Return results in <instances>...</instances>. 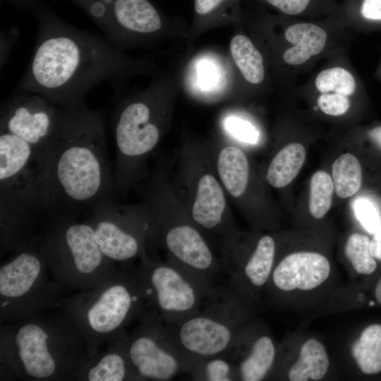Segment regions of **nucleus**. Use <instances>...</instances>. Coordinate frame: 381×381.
I'll return each instance as SVG.
<instances>
[{
    "label": "nucleus",
    "mask_w": 381,
    "mask_h": 381,
    "mask_svg": "<svg viewBox=\"0 0 381 381\" xmlns=\"http://www.w3.org/2000/svg\"><path fill=\"white\" fill-rule=\"evenodd\" d=\"M375 294V297L377 301L381 305V278L380 279V280L378 281L377 284Z\"/></svg>",
    "instance_id": "obj_39"
},
{
    "label": "nucleus",
    "mask_w": 381,
    "mask_h": 381,
    "mask_svg": "<svg viewBox=\"0 0 381 381\" xmlns=\"http://www.w3.org/2000/svg\"><path fill=\"white\" fill-rule=\"evenodd\" d=\"M351 353L360 370L365 374L381 371V325L365 327L352 345Z\"/></svg>",
    "instance_id": "obj_24"
},
{
    "label": "nucleus",
    "mask_w": 381,
    "mask_h": 381,
    "mask_svg": "<svg viewBox=\"0 0 381 381\" xmlns=\"http://www.w3.org/2000/svg\"><path fill=\"white\" fill-rule=\"evenodd\" d=\"M63 294L37 239L1 265L0 322H12L54 308Z\"/></svg>",
    "instance_id": "obj_9"
},
{
    "label": "nucleus",
    "mask_w": 381,
    "mask_h": 381,
    "mask_svg": "<svg viewBox=\"0 0 381 381\" xmlns=\"http://www.w3.org/2000/svg\"><path fill=\"white\" fill-rule=\"evenodd\" d=\"M0 206L35 219L49 210L46 154L0 131Z\"/></svg>",
    "instance_id": "obj_10"
},
{
    "label": "nucleus",
    "mask_w": 381,
    "mask_h": 381,
    "mask_svg": "<svg viewBox=\"0 0 381 381\" xmlns=\"http://www.w3.org/2000/svg\"><path fill=\"white\" fill-rule=\"evenodd\" d=\"M330 263L323 255L301 251L289 254L273 268L270 278L283 291L311 290L322 284L330 273Z\"/></svg>",
    "instance_id": "obj_16"
},
{
    "label": "nucleus",
    "mask_w": 381,
    "mask_h": 381,
    "mask_svg": "<svg viewBox=\"0 0 381 381\" xmlns=\"http://www.w3.org/2000/svg\"><path fill=\"white\" fill-rule=\"evenodd\" d=\"M135 186L147 212L148 245L162 249L166 260L188 275L207 295L226 283L219 258L172 189L167 162H159Z\"/></svg>",
    "instance_id": "obj_4"
},
{
    "label": "nucleus",
    "mask_w": 381,
    "mask_h": 381,
    "mask_svg": "<svg viewBox=\"0 0 381 381\" xmlns=\"http://www.w3.org/2000/svg\"><path fill=\"white\" fill-rule=\"evenodd\" d=\"M0 380H71L90 358L87 343L59 309L0 325Z\"/></svg>",
    "instance_id": "obj_3"
},
{
    "label": "nucleus",
    "mask_w": 381,
    "mask_h": 381,
    "mask_svg": "<svg viewBox=\"0 0 381 381\" xmlns=\"http://www.w3.org/2000/svg\"><path fill=\"white\" fill-rule=\"evenodd\" d=\"M189 374L193 380L232 381L238 380L236 365L223 356L202 359L193 365Z\"/></svg>",
    "instance_id": "obj_27"
},
{
    "label": "nucleus",
    "mask_w": 381,
    "mask_h": 381,
    "mask_svg": "<svg viewBox=\"0 0 381 381\" xmlns=\"http://www.w3.org/2000/svg\"><path fill=\"white\" fill-rule=\"evenodd\" d=\"M126 61L107 37L56 19H42L30 62L18 90L61 107H78L100 83L121 73Z\"/></svg>",
    "instance_id": "obj_1"
},
{
    "label": "nucleus",
    "mask_w": 381,
    "mask_h": 381,
    "mask_svg": "<svg viewBox=\"0 0 381 381\" xmlns=\"http://www.w3.org/2000/svg\"><path fill=\"white\" fill-rule=\"evenodd\" d=\"M369 246L372 255L381 260V226L373 233Z\"/></svg>",
    "instance_id": "obj_37"
},
{
    "label": "nucleus",
    "mask_w": 381,
    "mask_h": 381,
    "mask_svg": "<svg viewBox=\"0 0 381 381\" xmlns=\"http://www.w3.org/2000/svg\"><path fill=\"white\" fill-rule=\"evenodd\" d=\"M224 0H195V11L198 14H206L212 11Z\"/></svg>",
    "instance_id": "obj_36"
},
{
    "label": "nucleus",
    "mask_w": 381,
    "mask_h": 381,
    "mask_svg": "<svg viewBox=\"0 0 381 381\" xmlns=\"http://www.w3.org/2000/svg\"><path fill=\"white\" fill-rule=\"evenodd\" d=\"M370 139L381 149V126L372 128L368 131Z\"/></svg>",
    "instance_id": "obj_38"
},
{
    "label": "nucleus",
    "mask_w": 381,
    "mask_h": 381,
    "mask_svg": "<svg viewBox=\"0 0 381 381\" xmlns=\"http://www.w3.org/2000/svg\"><path fill=\"white\" fill-rule=\"evenodd\" d=\"M318 106L327 115L340 116L349 110L350 101L347 96L341 94L323 93L318 99Z\"/></svg>",
    "instance_id": "obj_33"
},
{
    "label": "nucleus",
    "mask_w": 381,
    "mask_h": 381,
    "mask_svg": "<svg viewBox=\"0 0 381 381\" xmlns=\"http://www.w3.org/2000/svg\"><path fill=\"white\" fill-rule=\"evenodd\" d=\"M59 113L60 107L43 97L20 92L2 102L0 131L21 138L47 155Z\"/></svg>",
    "instance_id": "obj_15"
},
{
    "label": "nucleus",
    "mask_w": 381,
    "mask_h": 381,
    "mask_svg": "<svg viewBox=\"0 0 381 381\" xmlns=\"http://www.w3.org/2000/svg\"><path fill=\"white\" fill-rule=\"evenodd\" d=\"M332 177L339 197L346 198L353 195L362 183V169L358 159L351 153L339 156L333 163Z\"/></svg>",
    "instance_id": "obj_26"
},
{
    "label": "nucleus",
    "mask_w": 381,
    "mask_h": 381,
    "mask_svg": "<svg viewBox=\"0 0 381 381\" xmlns=\"http://www.w3.org/2000/svg\"><path fill=\"white\" fill-rule=\"evenodd\" d=\"M329 367V358L324 346L315 339H308L301 346L297 361L288 373L291 381L321 380Z\"/></svg>",
    "instance_id": "obj_22"
},
{
    "label": "nucleus",
    "mask_w": 381,
    "mask_h": 381,
    "mask_svg": "<svg viewBox=\"0 0 381 381\" xmlns=\"http://www.w3.org/2000/svg\"><path fill=\"white\" fill-rule=\"evenodd\" d=\"M127 350L141 381H168L180 373H188V364L162 318L151 308H147L128 334Z\"/></svg>",
    "instance_id": "obj_13"
},
{
    "label": "nucleus",
    "mask_w": 381,
    "mask_h": 381,
    "mask_svg": "<svg viewBox=\"0 0 381 381\" xmlns=\"http://www.w3.org/2000/svg\"><path fill=\"white\" fill-rule=\"evenodd\" d=\"M137 268L147 306L165 323H174L191 315L208 296L179 267L167 260L142 253Z\"/></svg>",
    "instance_id": "obj_11"
},
{
    "label": "nucleus",
    "mask_w": 381,
    "mask_h": 381,
    "mask_svg": "<svg viewBox=\"0 0 381 381\" xmlns=\"http://www.w3.org/2000/svg\"><path fill=\"white\" fill-rule=\"evenodd\" d=\"M334 183L330 175L323 170L313 174L310 182L309 211L316 219H320L332 205Z\"/></svg>",
    "instance_id": "obj_28"
},
{
    "label": "nucleus",
    "mask_w": 381,
    "mask_h": 381,
    "mask_svg": "<svg viewBox=\"0 0 381 381\" xmlns=\"http://www.w3.org/2000/svg\"><path fill=\"white\" fill-rule=\"evenodd\" d=\"M49 210L91 207L116 190L102 114L84 104L61 107L46 155Z\"/></svg>",
    "instance_id": "obj_2"
},
{
    "label": "nucleus",
    "mask_w": 381,
    "mask_h": 381,
    "mask_svg": "<svg viewBox=\"0 0 381 381\" xmlns=\"http://www.w3.org/2000/svg\"><path fill=\"white\" fill-rule=\"evenodd\" d=\"M272 6L288 15H298L308 6L310 0H266Z\"/></svg>",
    "instance_id": "obj_34"
},
{
    "label": "nucleus",
    "mask_w": 381,
    "mask_h": 381,
    "mask_svg": "<svg viewBox=\"0 0 381 381\" xmlns=\"http://www.w3.org/2000/svg\"><path fill=\"white\" fill-rule=\"evenodd\" d=\"M37 242L64 294L95 287L118 267L101 251L90 219L79 222L70 215L59 216L48 224Z\"/></svg>",
    "instance_id": "obj_6"
},
{
    "label": "nucleus",
    "mask_w": 381,
    "mask_h": 381,
    "mask_svg": "<svg viewBox=\"0 0 381 381\" xmlns=\"http://www.w3.org/2000/svg\"><path fill=\"white\" fill-rule=\"evenodd\" d=\"M244 302L225 283L203 300L198 310L174 323H164L187 361L188 373L198 361L214 356L229 359L245 327Z\"/></svg>",
    "instance_id": "obj_8"
},
{
    "label": "nucleus",
    "mask_w": 381,
    "mask_h": 381,
    "mask_svg": "<svg viewBox=\"0 0 381 381\" xmlns=\"http://www.w3.org/2000/svg\"><path fill=\"white\" fill-rule=\"evenodd\" d=\"M112 15L113 23L106 34L109 40L116 28L140 35L152 34L162 28L158 12L147 0H115Z\"/></svg>",
    "instance_id": "obj_18"
},
{
    "label": "nucleus",
    "mask_w": 381,
    "mask_h": 381,
    "mask_svg": "<svg viewBox=\"0 0 381 381\" xmlns=\"http://www.w3.org/2000/svg\"><path fill=\"white\" fill-rule=\"evenodd\" d=\"M285 38L293 44L283 55L284 61L289 65H301L324 49L327 34L318 25L300 23L290 25L285 31Z\"/></svg>",
    "instance_id": "obj_19"
},
{
    "label": "nucleus",
    "mask_w": 381,
    "mask_h": 381,
    "mask_svg": "<svg viewBox=\"0 0 381 381\" xmlns=\"http://www.w3.org/2000/svg\"><path fill=\"white\" fill-rule=\"evenodd\" d=\"M370 238L363 234H351L345 245V254L355 270L363 274L373 273L377 262L370 250Z\"/></svg>",
    "instance_id": "obj_29"
},
{
    "label": "nucleus",
    "mask_w": 381,
    "mask_h": 381,
    "mask_svg": "<svg viewBox=\"0 0 381 381\" xmlns=\"http://www.w3.org/2000/svg\"><path fill=\"white\" fill-rule=\"evenodd\" d=\"M353 208L355 215L361 225L370 234L381 226V217L373 202L366 198L354 200Z\"/></svg>",
    "instance_id": "obj_32"
},
{
    "label": "nucleus",
    "mask_w": 381,
    "mask_h": 381,
    "mask_svg": "<svg viewBox=\"0 0 381 381\" xmlns=\"http://www.w3.org/2000/svg\"><path fill=\"white\" fill-rule=\"evenodd\" d=\"M126 329L71 375L78 381H141L133 367L127 350Z\"/></svg>",
    "instance_id": "obj_17"
},
{
    "label": "nucleus",
    "mask_w": 381,
    "mask_h": 381,
    "mask_svg": "<svg viewBox=\"0 0 381 381\" xmlns=\"http://www.w3.org/2000/svg\"><path fill=\"white\" fill-rule=\"evenodd\" d=\"M56 308L70 319L85 339L89 356L96 355L147 306L137 269L120 264L99 284L63 296Z\"/></svg>",
    "instance_id": "obj_5"
},
{
    "label": "nucleus",
    "mask_w": 381,
    "mask_h": 381,
    "mask_svg": "<svg viewBox=\"0 0 381 381\" xmlns=\"http://www.w3.org/2000/svg\"><path fill=\"white\" fill-rule=\"evenodd\" d=\"M228 135L235 140L248 145H257L260 140L259 131L250 121L230 115L223 123Z\"/></svg>",
    "instance_id": "obj_31"
},
{
    "label": "nucleus",
    "mask_w": 381,
    "mask_h": 381,
    "mask_svg": "<svg viewBox=\"0 0 381 381\" xmlns=\"http://www.w3.org/2000/svg\"><path fill=\"white\" fill-rule=\"evenodd\" d=\"M360 14L366 21L381 23V0H361Z\"/></svg>",
    "instance_id": "obj_35"
},
{
    "label": "nucleus",
    "mask_w": 381,
    "mask_h": 381,
    "mask_svg": "<svg viewBox=\"0 0 381 381\" xmlns=\"http://www.w3.org/2000/svg\"><path fill=\"white\" fill-rule=\"evenodd\" d=\"M306 157L303 146L297 143L282 148L272 159L265 179L273 188H282L289 185L297 176Z\"/></svg>",
    "instance_id": "obj_21"
},
{
    "label": "nucleus",
    "mask_w": 381,
    "mask_h": 381,
    "mask_svg": "<svg viewBox=\"0 0 381 381\" xmlns=\"http://www.w3.org/2000/svg\"><path fill=\"white\" fill-rule=\"evenodd\" d=\"M219 249L228 284L245 303L270 279L275 260V241L270 235H263L248 251L236 231L220 238Z\"/></svg>",
    "instance_id": "obj_14"
},
{
    "label": "nucleus",
    "mask_w": 381,
    "mask_h": 381,
    "mask_svg": "<svg viewBox=\"0 0 381 381\" xmlns=\"http://www.w3.org/2000/svg\"><path fill=\"white\" fill-rule=\"evenodd\" d=\"M33 221L0 206L1 255L14 253L38 238L32 235Z\"/></svg>",
    "instance_id": "obj_23"
},
{
    "label": "nucleus",
    "mask_w": 381,
    "mask_h": 381,
    "mask_svg": "<svg viewBox=\"0 0 381 381\" xmlns=\"http://www.w3.org/2000/svg\"><path fill=\"white\" fill-rule=\"evenodd\" d=\"M370 306H373L374 303H373V302H370Z\"/></svg>",
    "instance_id": "obj_40"
},
{
    "label": "nucleus",
    "mask_w": 381,
    "mask_h": 381,
    "mask_svg": "<svg viewBox=\"0 0 381 381\" xmlns=\"http://www.w3.org/2000/svg\"><path fill=\"white\" fill-rule=\"evenodd\" d=\"M89 219L101 251L111 262L131 264L147 250V212L142 202L123 205L109 198L92 209Z\"/></svg>",
    "instance_id": "obj_12"
},
{
    "label": "nucleus",
    "mask_w": 381,
    "mask_h": 381,
    "mask_svg": "<svg viewBox=\"0 0 381 381\" xmlns=\"http://www.w3.org/2000/svg\"><path fill=\"white\" fill-rule=\"evenodd\" d=\"M276 350L272 339L260 335L250 343L245 355L236 356L232 362L236 365L238 379L243 381H260L270 371L275 359Z\"/></svg>",
    "instance_id": "obj_20"
},
{
    "label": "nucleus",
    "mask_w": 381,
    "mask_h": 381,
    "mask_svg": "<svg viewBox=\"0 0 381 381\" xmlns=\"http://www.w3.org/2000/svg\"><path fill=\"white\" fill-rule=\"evenodd\" d=\"M317 90L322 93L334 92L345 96L353 95L356 83L353 75L341 67H333L321 71L315 78Z\"/></svg>",
    "instance_id": "obj_30"
},
{
    "label": "nucleus",
    "mask_w": 381,
    "mask_h": 381,
    "mask_svg": "<svg viewBox=\"0 0 381 381\" xmlns=\"http://www.w3.org/2000/svg\"><path fill=\"white\" fill-rule=\"evenodd\" d=\"M169 165L172 189L184 210L206 237H222L237 231L226 193L218 177L208 146L187 143Z\"/></svg>",
    "instance_id": "obj_7"
},
{
    "label": "nucleus",
    "mask_w": 381,
    "mask_h": 381,
    "mask_svg": "<svg viewBox=\"0 0 381 381\" xmlns=\"http://www.w3.org/2000/svg\"><path fill=\"white\" fill-rule=\"evenodd\" d=\"M230 51L235 64L248 82L259 84L263 80L265 71L262 55L248 37L243 35L234 37Z\"/></svg>",
    "instance_id": "obj_25"
}]
</instances>
